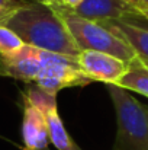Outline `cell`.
Masks as SVG:
<instances>
[{
	"instance_id": "1",
	"label": "cell",
	"mask_w": 148,
	"mask_h": 150,
	"mask_svg": "<svg viewBox=\"0 0 148 150\" xmlns=\"http://www.w3.org/2000/svg\"><path fill=\"white\" fill-rule=\"evenodd\" d=\"M6 26L15 31L26 45L74 58L80 54L57 12L36 0H26L7 21Z\"/></svg>"
},
{
	"instance_id": "2",
	"label": "cell",
	"mask_w": 148,
	"mask_h": 150,
	"mask_svg": "<svg viewBox=\"0 0 148 150\" xmlns=\"http://www.w3.org/2000/svg\"><path fill=\"white\" fill-rule=\"evenodd\" d=\"M116 111V139L112 150H148V114L145 105L126 89L106 85Z\"/></svg>"
},
{
	"instance_id": "3",
	"label": "cell",
	"mask_w": 148,
	"mask_h": 150,
	"mask_svg": "<svg viewBox=\"0 0 148 150\" xmlns=\"http://www.w3.org/2000/svg\"><path fill=\"white\" fill-rule=\"evenodd\" d=\"M52 9L57 12V15L61 18V21L70 31L80 51L92 50L110 54L126 63H131L137 58L134 50L126 44V41L110 32L102 23L84 19L65 6H57Z\"/></svg>"
},
{
	"instance_id": "4",
	"label": "cell",
	"mask_w": 148,
	"mask_h": 150,
	"mask_svg": "<svg viewBox=\"0 0 148 150\" xmlns=\"http://www.w3.org/2000/svg\"><path fill=\"white\" fill-rule=\"evenodd\" d=\"M39 58L42 69L36 76L34 85L49 95L57 96V93L64 88L86 86L89 83H93L80 71L77 58L74 57L39 50Z\"/></svg>"
},
{
	"instance_id": "5",
	"label": "cell",
	"mask_w": 148,
	"mask_h": 150,
	"mask_svg": "<svg viewBox=\"0 0 148 150\" xmlns=\"http://www.w3.org/2000/svg\"><path fill=\"white\" fill-rule=\"evenodd\" d=\"M23 98L28 99L31 103H34L44 115L47 130H48L49 142L55 146L57 150H81L71 139L68 131L65 130L60 114L57 108V96L49 95L47 92L41 91L38 86L32 85L28 86Z\"/></svg>"
},
{
	"instance_id": "6",
	"label": "cell",
	"mask_w": 148,
	"mask_h": 150,
	"mask_svg": "<svg viewBox=\"0 0 148 150\" xmlns=\"http://www.w3.org/2000/svg\"><path fill=\"white\" fill-rule=\"evenodd\" d=\"M77 63L80 71L87 79L106 85H118V82L129 69V63L115 55L92 50L80 51Z\"/></svg>"
},
{
	"instance_id": "7",
	"label": "cell",
	"mask_w": 148,
	"mask_h": 150,
	"mask_svg": "<svg viewBox=\"0 0 148 150\" xmlns=\"http://www.w3.org/2000/svg\"><path fill=\"white\" fill-rule=\"evenodd\" d=\"M70 10L84 19L99 23L107 21H125L131 23L145 21L144 15L128 0H83L80 6Z\"/></svg>"
},
{
	"instance_id": "8",
	"label": "cell",
	"mask_w": 148,
	"mask_h": 150,
	"mask_svg": "<svg viewBox=\"0 0 148 150\" xmlns=\"http://www.w3.org/2000/svg\"><path fill=\"white\" fill-rule=\"evenodd\" d=\"M42 69L39 50L25 45L12 57H0V76L34 83Z\"/></svg>"
},
{
	"instance_id": "9",
	"label": "cell",
	"mask_w": 148,
	"mask_h": 150,
	"mask_svg": "<svg viewBox=\"0 0 148 150\" xmlns=\"http://www.w3.org/2000/svg\"><path fill=\"white\" fill-rule=\"evenodd\" d=\"M22 150H49V136L42 112L23 98Z\"/></svg>"
},
{
	"instance_id": "10",
	"label": "cell",
	"mask_w": 148,
	"mask_h": 150,
	"mask_svg": "<svg viewBox=\"0 0 148 150\" xmlns=\"http://www.w3.org/2000/svg\"><path fill=\"white\" fill-rule=\"evenodd\" d=\"M102 25L126 41V44L134 50L137 58L148 67V28L125 21H107L102 22Z\"/></svg>"
},
{
	"instance_id": "11",
	"label": "cell",
	"mask_w": 148,
	"mask_h": 150,
	"mask_svg": "<svg viewBox=\"0 0 148 150\" xmlns=\"http://www.w3.org/2000/svg\"><path fill=\"white\" fill-rule=\"evenodd\" d=\"M118 86L126 91H134L148 98V67L138 58H135L129 63V69L118 82Z\"/></svg>"
},
{
	"instance_id": "12",
	"label": "cell",
	"mask_w": 148,
	"mask_h": 150,
	"mask_svg": "<svg viewBox=\"0 0 148 150\" xmlns=\"http://www.w3.org/2000/svg\"><path fill=\"white\" fill-rule=\"evenodd\" d=\"M26 44L9 26H0V57H12L18 54Z\"/></svg>"
},
{
	"instance_id": "13",
	"label": "cell",
	"mask_w": 148,
	"mask_h": 150,
	"mask_svg": "<svg viewBox=\"0 0 148 150\" xmlns=\"http://www.w3.org/2000/svg\"><path fill=\"white\" fill-rule=\"evenodd\" d=\"M26 0H0V26L6 25L13 13L25 3Z\"/></svg>"
},
{
	"instance_id": "14",
	"label": "cell",
	"mask_w": 148,
	"mask_h": 150,
	"mask_svg": "<svg viewBox=\"0 0 148 150\" xmlns=\"http://www.w3.org/2000/svg\"><path fill=\"white\" fill-rule=\"evenodd\" d=\"M128 1H129L134 7H137L141 13L148 10V0H128Z\"/></svg>"
},
{
	"instance_id": "15",
	"label": "cell",
	"mask_w": 148,
	"mask_h": 150,
	"mask_svg": "<svg viewBox=\"0 0 148 150\" xmlns=\"http://www.w3.org/2000/svg\"><path fill=\"white\" fill-rule=\"evenodd\" d=\"M36 1H39V3H44V4H47L49 7H57V6H64V3H62V0H36Z\"/></svg>"
},
{
	"instance_id": "16",
	"label": "cell",
	"mask_w": 148,
	"mask_h": 150,
	"mask_svg": "<svg viewBox=\"0 0 148 150\" xmlns=\"http://www.w3.org/2000/svg\"><path fill=\"white\" fill-rule=\"evenodd\" d=\"M62 3L68 9H76L77 6H80L83 3V0H62Z\"/></svg>"
},
{
	"instance_id": "17",
	"label": "cell",
	"mask_w": 148,
	"mask_h": 150,
	"mask_svg": "<svg viewBox=\"0 0 148 150\" xmlns=\"http://www.w3.org/2000/svg\"><path fill=\"white\" fill-rule=\"evenodd\" d=\"M142 15H144V18H145V21L148 22V10H145V12H142Z\"/></svg>"
},
{
	"instance_id": "18",
	"label": "cell",
	"mask_w": 148,
	"mask_h": 150,
	"mask_svg": "<svg viewBox=\"0 0 148 150\" xmlns=\"http://www.w3.org/2000/svg\"><path fill=\"white\" fill-rule=\"evenodd\" d=\"M145 109H147V114H148V106H145Z\"/></svg>"
}]
</instances>
